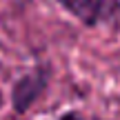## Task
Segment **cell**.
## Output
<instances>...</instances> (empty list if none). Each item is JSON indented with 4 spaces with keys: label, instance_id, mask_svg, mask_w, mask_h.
Wrapping results in <instances>:
<instances>
[{
    "label": "cell",
    "instance_id": "277c9868",
    "mask_svg": "<svg viewBox=\"0 0 120 120\" xmlns=\"http://www.w3.org/2000/svg\"><path fill=\"white\" fill-rule=\"evenodd\" d=\"M0 105H2V94H0Z\"/></svg>",
    "mask_w": 120,
    "mask_h": 120
},
{
    "label": "cell",
    "instance_id": "7a4b0ae2",
    "mask_svg": "<svg viewBox=\"0 0 120 120\" xmlns=\"http://www.w3.org/2000/svg\"><path fill=\"white\" fill-rule=\"evenodd\" d=\"M49 78H51V69L49 64H40V67L31 69L29 73H25L22 78H18L13 82L11 89V105L16 109V113H27L34 102L47 91Z\"/></svg>",
    "mask_w": 120,
    "mask_h": 120
},
{
    "label": "cell",
    "instance_id": "3957f363",
    "mask_svg": "<svg viewBox=\"0 0 120 120\" xmlns=\"http://www.w3.org/2000/svg\"><path fill=\"white\" fill-rule=\"evenodd\" d=\"M60 120H82L78 113H73V111H67V113H62V118Z\"/></svg>",
    "mask_w": 120,
    "mask_h": 120
},
{
    "label": "cell",
    "instance_id": "6da1fadb",
    "mask_svg": "<svg viewBox=\"0 0 120 120\" xmlns=\"http://www.w3.org/2000/svg\"><path fill=\"white\" fill-rule=\"evenodd\" d=\"M58 4L89 29H120V0H58Z\"/></svg>",
    "mask_w": 120,
    "mask_h": 120
}]
</instances>
